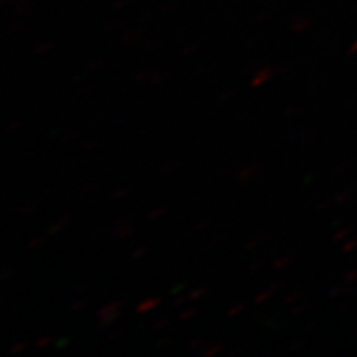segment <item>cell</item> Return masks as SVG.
I'll return each instance as SVG.
<instances>
[{"mask_svg": "<svg viewBox=\"0 0 357 357\" xmlns=\"http://www.w3.org/2000/svg\"><path fill=\"white\" fill-rule=\"evenodd\" d=\"M101 142H102V141H100V139H98V141H91V142H88V144H86V146H84V149H86V151L96 149V147H98V146H100V144H101Z\"/></svg>", "mask_w": 357, "mask_h": 357, "instance_id": "20", "label": "cell"}, {"mask_svg": "<svg viewBox=\"0 0 357 357\" xmlns=\"http://www.w3.org/2000/svg\"><path fill=\"white\" fill-rule=\"evenodd\" d=\"M118 336H123V329H116V333L109 334L108 339H114V337H118Z\"/></svg>", "mask_w": 357, "mask_h": 357, "instance_id": "32", "label": "cell"}, {"mask_svg": "<svg viewBox=\"0 0 357 357\" xmlns=\"http://www.w3.org/2000/svg\"><path fill=\"white\" fill-rule=\"evenodd\" d=\"M146 253H147V248L146 247H141V248L134 250L131 258H132V260H137V258H141L142 255H146Z\"/></svg>", "mask_w": 357, "mask_h": 357, "instance_id": "12", "label": "cell"}, {"mask_svg": "<svg viewBox=\"0 0 357 357\" xmlns=\"http://www.w3.org/2000/svg\"><path fill=\"white\" fill-rule=\"evenodd\" d=\"M187 301H189V296H182V298H177V300L176 301H174V306H182V305H184V303H187Z\"/></svg>", "mask_w": 357, "mask_h": 357, "instance_id": "25", "label": "cell"}, {"mask_svg": "<svg viewBox=\"0 0 357 357\" xmlns=\"http://www.w3.org/2000/svg\"><path fill=\"white\" fill-rule=\"evenodd\" d=\"M42 243H43V236H37L33 242L29 243V248H35V247H38V245H42Z\"/></svg>", "mask_w": 357, "mask_h": 357, "instance_id": "22", "label": "cell"}, {"mask_svg": "<svg viewBox=\"0 0 357 357\" xmlns=\"http://www.w3.org/2000/svg\"><path fill=\"white\" fill-rule=\"evenodd\" d=\"M195 314V310L194 307H190V310H187V311H184V312H181V316H178V319L181 321H185V319H189L190 316H194Z\"/></svg>", "mask_w": 357, "mask_h": 357, "instance_id": "14", "label": "cell"}, {"mask_svg": "<svg viewBox=\"0 0 357 357\" xmlns=\"http://www.w3.org/2000/svg\"><path fill=\"white\" fill-rule=\"evenodd\" d=\"M202 341H204L202 337H195V339H192L190 344H189V349H195V347L200 346V342H202Z\"/></svg>", "mask_w": 357, "mask_h": 357, "instance_id": "21", "label": "cell"}, {"mask_svg": "<svg viewBox=\"0 0 357 357\" xmlns=\"http://www.w3.org/2000/svg\"><path fill=\"white\" fill-rule=\"evenodd\" d=\"M260 242H261L260 236H255V238H253V240H250V242L247 243V247H245V248H247V250H250V248H255L257 245L260 243Z\"/></svg>", "mask_w": 357, "mask_h": 357, "instance_id": "18", "label": "cell"}, {"mask_svg": "<svg viewBox=\"0 0 357 357\" xmlns=\"http://www.w3.org/2000/svg\"><path fill=\"white\" fill-rule=\"evenodd\" d=\"M243 305H238V306H235V307H231V310L227 312V316H229V318H231V316H235L236 312H240V311H243Z\"/></svg>", "mask_w": 357, "mask_h": 357, "instance_id": "19", "label": "cell"}, {"mask_svg": "<svg viewBox=\"0 0 357 357\" xmlns=\"http://www.w3.org/2000/svg\"><path fill=\"white\" fill-rule=\"evenodd\" d=\"M289 261H291V257H284V258H281V260L275 261L273 268H276V270H278V268H283V266H287Z\"/></svg>", "mask_w": 357, "mask_h": 357, "instance_id": "13", "label": "cell"}, {"mask_svg": "<svg viewBox=\"0 0 357 357\" xmlns=\"http://www.w3.org/2000/svg\"><path fill=\"white\" fill-rule=\"evenodd\" d=\"M102 63V60H98V61H91V63L88 65V70H95V68H98V65H101Z\"/></svg>", "mask_w": 357, "mask_h": 357, "instance_id": "31", "label": "cell"}, {"mask_svg": "<svg viewBox=\"0 0 357 357\" xmlns=\"http://www.w3.org/2000/svg\"><path fill=\"white\" fill-rule=\"evenodd\" d=\"M166 212H167V207H160V208H158V211H154L153 213H149V215H147V218H149V220H154V218L164 215V213H166Z\"/></svg>", "mask_w": 357, "mask_h": 357, "instance_id": "11", "label": "cell"}, {"mask_svg": "<svg viewBox=\"0 0 357 357\" xmlns=\"http://www.w3.org/2000/svg\"><path fill=\"white\" fill-rule=\"evenodd\" d=\"M167 77V73H162V75H155V77L153 78V83H159V82H162L164 78Z\"/></svg>", "mask_w": 357, "mask_h": 357, "instance_id": "30", "label": "cell"}, {"mask_svg": "<svg viewBox=\"0 0 357 357\" xmlns=\"http://www.w3.org/2000/svg\"><path fill=\"white\" fill-rule=\"evenodd\" d=\"M280 287V283H275V284H271V287L270 288H268L266 289V291H263L261 294H258V296L255 298V303H257V305H261V303L263 301H266L268 300V298H270L271 296V294H273L275 293V289L276 288H278Z\"/></svg>", "mask_w": 357, "mask_h": 357, "instance_id": "7", "label": "cell"}, {"mask_svg": "<svg viewBox=\"0 0 357 357\" xmlns=\"http://www.w3.org/2000/svg\"><path fill=\"white\" fill-rule=\"evenodd\" d=\"M68 220H70V218L66 217V215L58 218V220H56L55 223H52L50 229H48V235H55V234H58V231H60L61 229H65L66 223H68Z\"/></svg>", "mask_w": 357, "mask_h": 357, "instance_id": "6", "label": "cell"}, {"mask_svg": "<svg viewBox=\"0 0 357 357\" xmlns=\"http://www.w3.org/2000/svg\"><path fill=\"white\" fill-rule=\"evenodd\" d=\"M298 296H300V293H298V291L294 293V294H289L287 300H284V303H287V305H289V303H294V301H296Z\"/></svg>", "mask_w": 357, "mask_h": 357, "instance_id": "27", "label": "cell"}, {"mask_svg": "<svg viewBox=\"0 0 357 357\" xmlns=\"http://www.w3.org/2000/svg\"><path fill=\"white\" fill-rule=\"evenodd\" d=\"M26 347H29V342H20L19 346H13L12 349H10V352H13V354H17V352L24 351V349H26Z\"/></svg>", "mask_w": 357, "mask_h": 357, "instance_id": "16", "label": "cell"}, {"mask_svg": "<svg viewBox=\"0 0 357 357\" xmlns=\"http://www.w3.org/2000/svg\"><path fill=\"white\" fill-rule=\"evenodd\" d=\"M160 303H162V300L160 298H149V300L142 301L139 306H137V312H147L151 310H154V307H158Z\"/></svg>", "mask_w": 357, "mask_h": 357, "instance_id": "4", "label": "cell"}, {"mask_svg": "<svg viewBox=\"0 0 357 357\" xmlns=\"http://www.w3.org/2000/svg\"><path fill=\"white\" fill-rule=\"evenodd\" d=\"M207 291H208V289L205 288V287L194 289V291H192V293L189 294V301H195V300H199V298H200V296H204V294L207 293Z\"/></svg>", "mask_w": 357, "mask_h": 357, "instance_id": "9", "label": "cell"}, {"mask_svg": "<svg viewBox=\"0 0 357 357\" xmlns=\"http://www.w3.org/2000/svg\"><path fill=\"white\" fill-rule=\"evenodd\" d=\"M53 342V337L52 336H45V337H42V339H38L37 341V347H47V346H50Z\"/></svg>", "mask_w": 357, "mask_h": 357, "instance_id": "10", "label": "cell"}, {"mask_svg": "<svg viewBox=\"0 0 357 357\" xmlns=\"http://www.w3.org/2000/svg\"><path fill=\"white\" fill-rule=\"evenodd\" d=\"M294 113H296V109H294V108H289V109L287 111V113H284V118H288V116H293Z\"/></svg>", "mask_w": 357, "mask_h": 357, "instance_id": "36", "label": "cell"}, {"mask_svg": "<svg viewBox=\"0 0 357 357\" xmlns=\"http://www.w3.org/2000/svg\"><path fill=\"white\" fill-rule=\"evenodd\" d=\"M149 77H151V71H141L139 75H136V78L134 79H136V82H144V79H147Z\"/></svg>", "mask_w": 357, "mask_h": 357, "instance_id": "17", "label": "cell"}, {"mask_svg": "<svg viewBox=\"0 0 357 357\" xmlns=\"http://www.w3.org/2000/svg\"><path fill=\"white\" fill-rule=\"evenodd\" d=\"M35 208H37V204H30L29 207H24L22 213H32V211H35Z\"/></svg>", "mask_w": 357, "mask_h": 357, "instance_id": "28", "label": "cell"}, {"mask_svg": "<svg viewBox=\"0 0 357 357\" xmlns=\"http://www.w3.org/2000/svg\"><path fill=\"white\" fill-rule=\"evenodd\" d=\"M86 306V301H75L73 305L70 306V311H78V310H82V307H84Z\"/></svg>", "mask_w": 357, "mask_h": 357, "instance_id": "15", "label": "cell"}, {"mask_svg": "<svg viewBox=\"0 0 357 357\" xmlns=\"http://www.w3.org/2000/svg\"><path fill=\"white\" fill-rule=\"evenodd\" d=\"M171 341H172L171 337H166V339H162V341H159V342H158V347H162V346H166L167 342H171Z\"/></svg>", "mask_w": 357, "mask_h": 357, "instance_id": "33", "label": "cell"}, {"mask_svg": "<svg viewBox=\"0 0 357 357\" xmlns=\"http://www.w3.org/2000/svg\"><path fill=\"white\" fill-rule=\"evenodd\" d=\"M20 124H22V123H12V124H10V126H8V128H7V132L17 131V129H19V128H20Z\"/></svg>", "mask_w": 357, "mask_h": 357, "instance_id": "29", "label": "cell"}, {"mask_svg": "<svg viewBox=\"0 0 357 357\" xmlns=\"http://www.w3.org/2000/svg\"><path fill=\"white\" fill-rule=\"evenodd\" d=\"M126 194H129V189H126V190H118V192H114L113 199H121V197H124V195H126Z\"/></svg>", "mask_w": 357, "mask_h": 357, "instance_id": "26", "label": "cell"}, {"mask_svg": "<svg viewBox=\"0 0 357 357\" xmlns=\"http://www.w3.org/2000/svg\"><path fill=\"white\" fill-rule=\"evenodd\" d=\"M167 324H169V318H164L154 324V329H162L164 326H167Z\"/></svg>", "mask_w": 357, "mask_h": 357, "instance_id": "23", "label": "cell"}, {"mask_svg": "<svg viewBox=\"0 0 357 357\" xmlns=\"http://www.w3.org/2000/svg\"><path fill=\"white\" fill-rule=\"evenodd\" d=\"M177 167V162H169V164H166V166H164L162 169H160V171L162 172H169V171H174V169Z\"/></svg>", "mask_w": 357, "mask_h": 357, "instance_id": "24", "label": "cell"}, {"mask_svg": "<svg viewBox=\"0 0 357 357\" xmlns=\"http://www.w3.org/2000/svg\"><path fill=\"white\" fill-rule=\"evenodd\" d=\"M263 265V260H258V261H255L252 265V270H258V268H260Z\"/></svg>", "mask_w": 357, "mask_h": 357, "instance_id": "34", "label": "cell"}, {"mask_svg": "<svg viewBox=\"0 0 357 357\" xmlns=\"http://www.w3.org/2000/svg\"><path fill=\"white\" fill-rule=\"evenodd\" d=\"M84 289H86V287H84V284H82V287H77V288H75V293H83Z\"/></svg>", "mask_w": 357, "mask_h": 357, "instance_id": "37", "label": "cell"}, {"mask_svg": "<svg viewBox=\"0 0 357 357\" xmlns=\"http://www.w3.org/2000/svg\"><path fill=\"white\" fill-rule=\"evenodd\" d=\"M258 171H260V167H258V166H247L238 172V178H240V181L247 182V181H250V178L255 177Z\"/></svg>", "mask_w": 357, "mask_h": 357, "instance_id": "5", "label": "cell"}, {"mask_svg": "<svg viewBox=\"0 0 357 357\" xmlns=\"http://www.w3.org/2000/svg\"><path fill=\"white\" fill-rule=\"evenodd\" d=\"M123 306V301H114L111 305L102 306L100 311H98V318H100V326L98 329H105L106 326L114 323L116 319L119 318V307Z\"/></svg>", "mask_w": 357, "mask_h": 357, "instance_id": "1", "label": "cell"}, {"mask_svg": "<svg viewBox=\"0 0 357 357\" xmlns=\"http://www.w3.org/2000/svg\"><path fill=\"white\" fill-rule=\"evenodd\" d=\"M131 234H134V227L126 225V223H124V218H121L118 223V227L111 231L113 238H126V236H129Z\"/></svg>", "mask_w": 357, "mask_h": 357, "instance_id": "2", "label": "cell"}, {"mask_svg": "<svg viewBox=\"0 0 357 357\" xmlns=\"http://www.w3.org/2000/svg\"><path fill=\"white\" fill-rule=\"evenodd\" d=\"M273 68H270V66H266V68H263V70H260L258 71V75L255 78H253V82H252V86H260V84H263V83H266L268 79L271 78V75H273Z\"/></svg>", "mask_w": 357, "mask_h": 357, "instance_id": "3", "label": "cell"}, {"mask_svg": "<svg viewBox=\"0 0 357 357\" xmlns=\"http://www.w3.org/2000/svg\"><path fill=\"white\" fill-rule=\"evenodd\" d=\"M222 349H223V344H220V342H215V344H211V346L207 347V349L200 352V354H202V356H215Z\"/></svg>", "mask_w": 357, "mask_h": 357, "instance_id": "8", "label": "cell"}, {"mask_svg": "<svg viewBox=\"0 0 357 357\" xmlns=\"http://www.w3.org/2000/svg\"><path fill=\"white\" fill-rule=\"evenodd\" d=\"M240 352H242V349H240V347H235V349H231V351L229 352V356H235V354H240Z\"/></svg>", "mask_w": 357, "mask_h": 357, "instance_id": "35", "label": "cell"}]
</instances>
